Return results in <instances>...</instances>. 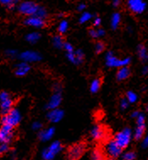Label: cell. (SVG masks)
<instances>
[{"instance_id": "52a82bcc", "label": "cell", "mask_w": 148, "mask_h": 160, "mask_svg": "<svg viewBox=\"0 0 148 160\" xmlns=\"http://www.w3.org/2000/svg\"><path fill=\"white\" fill-rule=\"evenodd\" d=\"M86 151V145L84 143L79 142L76 143L72 147H70V149L67 152V158L68 160H78L82 157Z\"/></svg>"}, {"instance_id": "1f68e13d", "label": "cell", "mask_w": 148, "mask_h": 160, "mask_svg": "<svg viewBox=\"0 0 148 160\" xmlns=\"http://www.w3.org/2000/svg\"><path fill=\"white\" fill-rule=\"evenodd\" d=\"M105 49V44L102 42H97L95 44V51L96 53H101L104 51Z\"/></svg>"}, {"instance_id": "603a6c76", "label": "cell", "mask_w": 148, "mask_h": 160, "mask_svg": "<svg viewBox=\"0 0 148 160\" xmlns=\"http://www.w3.org/2000/svg\"><path fill=\"white\" fill-rule=\"evenodd\" d=\"M102 85V81L100 78H96L93 80L90 85V91L91 93H96L100 90Z\"/></svg>"}, {"instance_id": "ffe728a7", "label": "cell", "mask_w": 148, "mask_h": 160, "mask_svg": "<svg viewBox=\"0 0 148 160\" xmlns=\"http://www.w3.org/2000/svg\"><path fill=\"white\" fill-rule=\"evenodd\" d=\"M137 54L142 62L148 61V51L144 44H139L137 46Z\"/></svg>"}, {"instance_id": "7c38bea8", "label": "cell", "mask_w": 148, "mask_h": 160, "mask_svg": "<svg viewBox=\"0 0 148 160\" xmlns=\"http://www.w3.org/2000/svg\"><path fill=\"white\" fill-rule=\"evenodd\" d=\"M19 57L22 61L27 63V64L33 63V62H38L42 59V56L39 52H36V51H32V50L21 52Z\"/></svg>"}, {"instance_id": "484cf974", "label": "cell", "mask_w": 148, "mask_h": 160, "mask_svg": "<svg viewBox=\"0 0 148 160\" xmlns=\"http://www.w3.org/2000/svg\"><path fill=\"white\" fill-rule=\"evenodd\" d=\"M68 29H69V22L66 20H61L58 26V33L63 35L68 31Z\"/></svg>"}, {"instance_id": "b9f144b4", "label": "cell", "mask_w": 148, "mask_h": 160, "mask_svg": "<svg viewBox=\"0 0 148 160\" xmlns=\"http://www.w3.org/2000/svg\"><path fill=\"white\" fill-rule=\"evenodd\" d=\"M96 32H97V36H98V38H103V37L105 36V34H106V32H105L104 30L102 29V28H97V29H96Z\"/></svg>"}, {"instance_id": "836d02e7", "label": "cell", "mask_w": 148, "mask_h": 160, "mask_svg": "<svg viewBox=\"0 0 148 160\" xmlns=\"http://www.w3.org/2000/svg\"><path fill=\"white\" fill-rule=\"evenodd\" d=\"M8 151H9V144L0 143V155L4 154Z\"/></svg>"}, {"instance_id": "277c9868", "label": "cell", "mask_w": 148, "mask_h": 160, "mask_svg": "<svg viewBox=\"0 0 148 160\" xmlns=\"http://www.w3.org/2000/svg\"><path fill=\"white\" fill-rule=\"evenodd\" d=\"M21 114L17 108H12L7 114H4L1 119L2 125H8L13 128L21 122Z\"/></svg>"}, {"instance_id": "2e32d148", "label": "cell", "mask_w": 148, "mask_h": 160, "mask_svg": "<svg viewBox=\"0 0 148 160\" xmlns=\"http://www.w3.org/2000/svg\"><path fill=\"white\" fill-rule=\"evenodd\" d=\"M91 137H92L93 140L101 141L106 137V131L102 125H94L92 129L91 130Z\"/></svg>"}, {"instance_id": "9a60e30c", "label": "cell", "mask_w": 148, "mask_h": 160, "mask_svg": "<svg viewBox=\"0 0 148 160\" xmlns=\"http://www.w3.org/2000/svg\"><path fill=\"white\" fill-rule=\"evenodd\" d=\"M64 116V110H62L60 108H55L52 109L48 112V114L47 115V118L51 123H58L61 121Z\"/></svg>"}, {"instance_id": "e0dca14e", "label": "cell", "mask_w": 148, "mask_h": 160, "mask_svg": "<svg viewBox=\"0 0 148 160\" xmlns=\"http://www.w3.org/2000/svg\"><path fill=\"white\" fill-rule=\"evenodd\" d=\"M55 134V128L54 127H49V128L45 129L42 131H39L38 137L42 142H47L52 138V137Z\"/></svg>"}, {"instance_id": "f1b7e54d", "label": "cell", "mask_w": 148, "mask_h": 160, "mask_svg": "<svg viewBox=\"0 0 148 160\" xmlns=\"http://www.w3.org/2000/svg\"><path fill=\"white\" fill-rule=\"evenodd\" d=\"M47 15H48V14H47V11L46 8L43 7V6L39 5V7H38V9H37V13H36L35 16H37V17L41 18V19H42V20H45V19L47 17Z\"/></svg>"}, {"instance_id": "7bdbcfd3", "label": "cell", "mask_w": 148, "mask_h": 160, "mask_svg": "<svg viewBox=\"0 0 148 160\" xmlns=\"http://www.w3.org/2000/svg\"><path fill=\"white\" fill-rule=\"evenodd\" d=\"M86 3H79L78 6H77V10H78L79 12H82V11H84L85 9H86Z\"/></svg>"}, {"instance_id": "ee69618b", "label": "cell", "mask_w": 148, "mask_h": 160, "mask_svg": "<svg viewBox=\"0 0 148 160\" xmlns=\"http://www.w3.org/2000/svg\"><path fill=\"white\" fill-rule=\"evenodd\" d=\"M141 111H139V110L133 111V112L131 113V118H133V119H136L137 118V117H138V115H139V114H141Z\"/></svg>"}, {"instance_id": "7402d4cb", "label": "cell", "mask_w": 148, "mask_h": 160, "mask_svg": "<svg viewBox=\"0 0 148 160\" xmlns=\"http://www.w3.org/2000/svg\"><path fill=\"white\" fill-rule=\"evenodd\" d=\"M41 38V34L37 32H32L28 33L26 37V41L30 43L34 44L39 41V39Z\"/></svg>"}, {"instance_id": "f35d334b", "label": "cell", "mask_w": 148, "mask_h": 160, "mask_svg": "<svg viewBox=\"0 0 148 160\" xmlns=\"http://www.w3.org/2000/svg\"><path fill=\"white\" fill-rule=\"evenodd\" d=\"M89 35H90L92 38H94V39L98 38L97 32H96V29H95V28H91V29L89 30Z\"/></svg>"}, {"instance_id": "9c48e42d", "label": "cell", "mask_w": 148, "mask_h": 160, "mask_svg": "<svg viewBox=\"0 0 148 160\" xmlns=\"http://www.w3.org/2000/svg\"><path fill=\"white\" fill-rule=\"evenodd\" d=\"M13 106V100L11 99L9 94L6 92H0V107L1 112L3 115L7 114L12 109Z\"/></svg>"}, {"instance_id": "d590c367", "label": "cell", "mask_w": 148, "mask_h": 160, "mask_svg": "<svg viewBox=\"0 0 148 160\" xmlns=\"http://www.w3.org/2000/svg\"><path fill=\"white\" fill-rule=\"evenodd\" d=\"M0 3L2 4V5H4L6 7H8L9 9H11L14 7V3L12 2V0H0Z\"/></svg>"}, {"instance_id": "e575fe53", "label": "cell", "mask_w": 148, "mask_h": 160, "mask_svg": "<svg viewBox=\"0 0 148 160\" xmlns=\"http://www.w3.org/2000/svg\"><path fill=\"white\" fill-rule=\"evenodd\" d=\"M63 48L65 50L66 53H68V52H73L75 51V50H74V47H73L70 42H64Z\"/></svg>"}, {"instance_id": "44dd1931", "label": "cell", "mask_w": 148, "mask_h": 160, "mask_svg": "<svg viewBox=\"0 0 148 160\" xmlns=\"http://www.w3.org/2000/svg\"><path fill=\"white\" fill-rule=\"evenodd\" d=\"M120 22H121V15L119 14V12H115L112 15V17H111V28L113 30L118 29V27L120 25Z\"/></svg>"}, {"instance_id": "d6a6232c", "label": "cell", "mask_w": 148, "mask_h": 160, "mask_svg": "<svg viewBox=\"0 0 148 160\" xmlns=\"http://www.w3.org/2000/svg\"><path fill=\"white\" fill-rule=\"evenodd\" d=\"M130 103H129V102L127 101V99L125 98H122L121 100H120V102H119V107H120V109L123 111L126 110L129 107H130Z\"/></svg>"}, {"instance_id": "8992f818", "label": "cell", "mask_w": 148, "mask_h": 160, "mask_svg": "<svg viewBox=\"0 0 148 160\" xmlns=\"http://www.w3.org/2000/svg\"><path fill=\"white\" fill-rule=\"evenodd\" d=\"M39 5L32 1H24L18 5V11L20 14L26 15L27 17L33 16L37 11Z\"/></svg>"}, {"instance_id": "60d3db41", "label": "cell", "mask_w": 148, "mask_h": 160, "mask_svg": "<svg viewBox=\"0 0 148 160\" xmlns=\"http://www.w3.org/2000/svg\"><path fill=\"white\" fill-rule=\"evenodd\" d=\"M141 146H142L143 148H148V132L147 134H146V137H144V138H143L142 140V144H141Z\"/></svg>"}, {"instance_id": "4fadbf2b", "label": "cell", "mask_w": 148, "mask_h": 160, "mask_svg": "<svg viewBox=\"0 0 148 160\" xmlns=\"http://www.w3.org/2000/svg\"><path fill=\"white\" fill-rule=\"evenodd\" d=\"M62 99H63V98H62V91H53V93L50 98L46 108L47 109H49V110L58 108L59 105L61 104Z\"/></svg>"}, {"instance_id": "c3c4849f", "label": "cell", "mask_w": 148, "mask_h": 160, "mask_svg": "<svg viewBox=\"0 0 148 160\" xmlns=\"http://www.w3.org/2000/svg\"><path fill=\"white\" fill-rule=\"evenodd\" d=\"M107 160H117V159H115V158H109V159H107Z\"/></svg>"}, {"instance_id": "7dc6e473", "label": "cell", "mask_w": 148, "mask_h": 160, "mask_svg": "<svg viewBox=\"0 0 148 160\" xmlns=\"http://www.w3.org/2000/svg\"><path fill=\"white\" fill-rule=\"evenodd\" d=\"M20 1H21V0H12V2H13V3H14V5H15L16 3H19Z\"/></svg>"}, {"instance_id": "30bf717a", "label": "cell", "mask_w": 148, "mask_h": 160, "mask_svg": "<svg viewBox=\"0 0 148 160\" xmlns=\"http://www.w3.org/2000/svg\"><path fill=\"white\" fill-rule=\"evenodd\" d=\"M128 9L136 15L142 14L146 9V3L144 0H128Z\"/></svg>"}, {"instance_id": "f907efd6", "label": "cell", "mask_w": 148, "mask_h": 160, "mask_svg": "<svg viewBox=\"0 0 148 160\" xmlns=\"http://www.w3.org/2000/svg\"><path fill=\"white\" fill-rule=\"evenodd\" d=\"M147 160H148V159H147Z\"/></svg>"}, {"instance_id": "7a4b0ae2", "label": "cell", "mask_w": 148, "mask_h": 160, "mask_svg": "<svg viewBox=\"0 0 148 160\" xmlns=\"http://www.w3.org/2000/svg\"><path fill=\"white\" fill-rule=\"evenodd\" d=\"M132 138H133V131H132V130L130 127H125L121 131L117 132L115 136H114L113 140L119 146V148L124 150L130 145Z\"/></svg>"}, {"instance_id": "d6986e66", "label": "cell", "mask_w": 148, "mask_h": 160, "mask_svg": "<svg viewBox=\"0 0 148 160\" xmlns=\"http://www.w3.org/2000/svg\"><path fill=\"white\" fill-rule=\"evenodd\" d=\"M30 65L27 63L21 62L15 66V75L18 76H26L27 73L30 71Z\"/></svg>"}, {"instance_id": "6da1fadb", "label": "cell", "mask_w": 148, "mask_h": 160, "mask_svg": "<svg viewBox=\"0 0 148 160\" xmlns=\"http://www.w3.org/2000/svg\"><path fill=\"white\" fill-rule=\"evenodd\" d=\"M131 63V57H125L124 58H118L113 52L109 51L105 56V64L108 68H121L129 66Z\"/></svg>"}, {"instance_id": "5b68a950", "label": "cell", "mask_w": 148, "mask_h": 160, "mask_svg": "<svg viewBox=\"0 0 148 160\" xmlns=\"http://www.w3.org/2000/svg\"><path fill=\"white\" fill-rule=\"evenodd\" d=\"M62 144L58 141L52 142L42 152V157L44 160H52L62 151Z\"/></svg>"}, {"instance_id": "681fc988", "label": "cell", "mask_w": 148, "mask_h": 160, "mask_svg": "<svg viewBox=\"0 0 148 160\" xmlns=\"http://www.w3.org/2000/svg\"><path fill=\"white\" fill-rule=\"evenodd\" d=\"M147 111H148V105H147Z\"/></svg>"}, {"instance_id": "5bb4252c", "label": "cell", "mask_w": 148, "mask_h": 160, "mask_svg": "<svg viewBox=\"0 0 148 160\" xmlns=\"http://www.w3.org/2000/svg\"><path fill=\"white\" fill-rule=\"evenodd\" d=\"M24 24L26 26L40 29V28H43L44 26H46V21L45 20H42L41 18L33 15V16H29V17L26 18L24 21Z\"/></svg>"}, {"instance_id": "f546056e", "label": "cell", "mask_w": 148, "mask_h": 160, "mask_svg": "<svg viewBox=\"0 0 148 160\" xmlns=\"http://www.w3.org/2000/svg\"><path fill=\"white\" fill-rule=\"evenodd\" d=\"M91 160H106L104 154L99 149H95L91 153Z\"/></svg>"}, {"instance_id": "d4e9b609", "label": "cell", "mask_w": 148, "mask_h": 160, "mask_svg": "<svg viewBox=\"0 0 148 160\" xmlns=\"http://www.w3.org/2000/svg\"><path fill=\"white\" fill-rule=\"evenodd\" d=\"M125 98L127 99V101L130 104H134V103H136L137 101H138V95L133 91H128L126 92Z\"/></svg>"}, {"instance_id": "cb8c5ba5", "label": "cell", "mask_w": 148, "mask_h": 160, "mask_svg": "<svg viewBox=\"0 0 148 160\" xmlns=\"http://www.w3.org/2000/svg\"><path fill=\"white\" fill-rule=\"evenodd\" d=\"M64 44V39H63V38L61 37V35H56L52 38V45H53L54 48H58V49L63 48Z\"/></svg>"}, {"instance_id": "ab89813d", "label": "cell", "mask_w": 148, "mask_h": 160, "mask_svg": "<svg viewBox=\"0 0 148 160\" xmlns=\"http://www.w3.org/2000/svg\"><path fill=\"white\" fill-rule=\"evenodd\" d=\"M101 23H102V20L99 17H95L94 20H93V26L95 27H99L101 26Z\"/></svg>"}, {"instance_id": "bcb514c9", "label": "cell", "mask_w": 148, "mask_h": 160, "mask_svg": "<svg viewBox=\"0 0 148 160\" xmlns=\"http://www.w3.org/2000/svg\"><path fill=\"white\" fill-rule=\"evenodd\" d=\"M141 74H142L143 76H146L148 74V66L147 65H145V66H143L142 70H141Z\"/></svg>"}, {"instance_id": "83f0119b", "label": "cell", "mask_w": 148, "mask_h": 160, "mask_svg": "<svg viewBox=\"0 0 148 160\" xmlns=\"http://www.w3.org/2000/svg\"><path fill=\"white\" fill-rule=\"evenodd\" d=\"M92 18V14H91L90 12H83L79 18V22H80V24H85L88 21H90Z\"/></svg>"}, {"instance_id": "ac0fdd59", "label": "cell", "mask_w": 148, "mask_h": 160, "mask_svg": "<svg viewBox=\"0 0 148 160\" xmlns=\"http://www.w3.org/2000/svg\"><path fill=\"white\" fill-rule=\"evenodd\" d=\"M131 69L129 68V66H125V67L119 68L116 74V78L119 82H123L126 79H128L131 76Z\"/></svg>"}, {"instance_id": "f6af8a7d", "label": "cell", "mask_w": 148, "mask_h": 160, "mask_svg": "<svg viewBox=\"0 0 148 160\" xmlns=\"http://www.w3.org/2000/svg\"><path fill=\"white\" fill-rule=\"evenodd\" d=\"M112 3H113V7H119L120 5V3H121V0H112Z\"/></svg>"}, {"instance_id": "8fae6325", "label": "cell", "mask_w": 148, "mask_h": 160, "mask_svg": "<svg viewBox=\"0 0 148 160\" xmlns=\"http://www.w3.org/2000/svg\"><path fill=\"white\" fill-rule=\"evenodd\" d=\"M13 127L8 125H2L0 128V142L9 144L13 139Z\"/></svg>"}, {"instance_id": "4316f807", "label": "cell", "mask_w": 148, "mask_h": 160, "mask_svg": "<svg viewBox=\"0 0 148 160\" xmlns=\"http://www.w3.org/2000/svg\"><path fill=\"white\" fill-rule=\"evenodd\" d=\"M75 57H76V61H75V64L79 65L83 63L84 61V52L81 49H77L75 51Z\"/></svg>"}, {"instance_id": "4dcf8cb0", "label": "cell", "mask_w": 148, "mask_h": 160, "mask_svg": "<svg viewBox=\"0 0 148 160\" xmlns=\"http://www.w3.org/2000/svg\"><path fill=\"white\" fill-rule=\"evenodd\" d=\"M136 153L134 151H128L123 154V160H136Z\"/></svg>"}, {"instance_id": "ba28073f", "label": "cell", "mask_w": 148, "mask_h": 160, "mask_svg": "<svg viewBox=\"0 0 148 160\" xmlns=\"http://www.w3.org/2000/svg\"><path fill=\"white\" fill-rule=\"evenodd\" d=\"M105 152L110 158H119L120 155L122 154L123 149L119 148V146L115 142V141L113 139L109 140L106 145H105Z\"/></svg>"}, {"instance_id": "74e56055", "label": "cell", "mask_w": 148, "mask_h": 160, "mask_svg": "<svg viewBox=\"0 0 148 160\" xmlns=\"http://www.w3.org/2000/svg\"><path fill=\"white\" fill-rule=\"evenodd\" d=\"M6 54L7 56H9L10 58H14L15 56L17 55V51L16 50H14V49H9L6 51Z\"/></svg>"}, {"instance_id": "8d00e7d4", "label": "cell", "mask_w": 148, "mask_h": 160, "mask_svg": "<svg viewBox=\"0 0 148 160\" xmlns=\"http://www.w3.org/2000/svg\"><path fill=\"white\" fill-rule=\"evenodd\" d=\"M32 127L34 131H41V129L42 128V124L39 121H35L32 124Z\"/></svg>"}, {"instance_id": "3957f363", "label": "cell", "mask_w": 148, "mask_h": 160, "mask_svg": "<svg viewBox=\"0 0 148 160\" xmlns=\"http://www.w3.org/2000/svg\"><path fill=\"white\" fill-rule=\"evenodd\" d=\"M146 115L143 113H141L136 119V126L135 131L133 132V138L136 141H140L145 137L146 131Z\"/></svg>"}]
</instances>
